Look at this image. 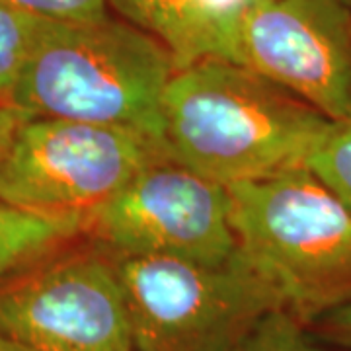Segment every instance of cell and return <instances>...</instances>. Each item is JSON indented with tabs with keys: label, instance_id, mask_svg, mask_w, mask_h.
Masks as SVG:
<instances>
[{
	"label": "cell",
	"instance_id": "cell-1",
	"mask_svg": "<svg viewBox=\"0 0 351 351\" xmlns=\"http://www.w3.org/2000/svg\"><path fill=\"white\" fill-rule=\"evenodd\" d=\"M328 125L299 96L225 59L178 69L164 92L168 156L225 188L306 168Z\"/></svg>",
	"mask_w": 351,
	"mask_h": 351
},
{
	"label": "cell",
	"instance_id": "cell-3",
	"mask_svg": "<svg viewBox=\"0 0 351 351\" xmlns=\"http://www.w3.org/2000/svg\"><path fill=\"white\" fill-rule=\"evenodd\" d=\"M239 254L311 324L351 297V211L308 170L228 188Z\"/></svg>",
	"mask_w": 351,
	"mask_h": 351
},
{
	"label": "cell",
	"instance_id": "cell-6",
	"mask_svg": "<svg viewBox=\"0 0 351 351\" xmlns=\"http://www.w3.org/2000/svg\"><path fill=\"white\" fill-rule=\"evenodd\" d=\"M88 234L113 258H170L223 265L237 252L228 188L166 158L90 215Z\"/></svg>",
	"mask_w": 351,
	"mask_h": 351
},
{
	"label": "cell",
	"instance_id": "cell-15",
	"mask_svg": "<svg viewBox=\"0 0 351 351\" xmlns=\"http://www.w3.org/2000/svg\"><path fill=\"white\" fill-rule=\"evenodd\" d=\"M308 328L322 341L338 350L351 351V297L318 314Z\"/></svg>",
	"mask_w": 351,
	"mask_h": 351
},
{
	"label": "cell",
	"instance_id": "cell-7",
	"mask_svg": "<svg viewBox=\"0 0 351 351\" xmlns=\"http://www.w3.org/2000/svg\"><path fill=\"white\" fill-rule=\"evenodd\" d=\"M0 338L32 351H135L113 258L63 250L0 283Z\"/></svg>",
	"mask_w": 351,
	"mask_h": 351
},
{
	"label": "cell",
	"instance_id": "cell-11",
	"mask_svg": "<svg viewBox=\"0 0 351 351\" xmlns=\"http://www.w3.org/2000/svg\"><path fill=\"white\" fill-rule=\"evenodd\" d=\"M230 351H346L318 338L308 324L285 308H271Z\"/></svg>",
	"mask_w": 351,
	"mask_h": 351
},
{
	"label": "cell",
	"instance_id": "cell-16",
	"mask_svg": "<svg viewBox=\"0 0 351 351\" xmlns=\"http://www.w3.org/2000/svg\"><path fill=\"white\" fill-rule=\"evenodd\" d=\"M14 119H16V113H14L10 108H6V106H2V104H0V145H2L4 137L8 135V131H10V127H12Z\"/></svg>",
	"mask_w": 351,
	"mask_h": 351
},
{
	"label": "cell",
	"instance_id": "cell-9",
	"mask_svg": "<svg viewBox=\"0 0 351 351\" xmlns=\"http://www.w3.org/2000/svg\"><path fill=\"white\" fill-rule=\"evenodd\" d=\"M127 22L156 38L184 69L223 59L226 39L246 0H108Z\"/></svg>",
	"mask_w": 351,
	"mask_h": 351
},
{
	"label": "cell",
	"instance_id": "cell-17",
	"mask_svg": "<svg viewBox=\"0 0 351 351\" xmlns=\"http://www.w3.org/2000/svg\"><path fill=\"white\" fill-rule=\"evenodd\" d=\"M0 351H32V350H27V348H24V346L16 343V341H10V339L0 338Z\"/></svg>",
	"mask_w": 351,
	"mask_h": 351
},
{
	"label": "cell",
	"instance_id": "cell-2",
	"mask_svg": "<svg viewBox=\"0 0 351 351\" xmlns=\"http://www.w3.org/2000/svg\"><path fill=\"white\" fill-rule=\"evenodd\" d=\"M176 71L172 53L137 25L43 18L4 106L22 117L127 127L164 145L162 100Z\"/></svg>",
	"mask_w": 351,
	"mask_h": 351
},
{
	"label": "cell",
	"instance_id": "cell-13",
	"mask_svg": "<svg viewBox=\"0 0 351 351\" xmlns=\"http://www.w3.org/2000/svg\"><path fill=\"white\" fill-rule=\"evenodd\" d=\"M43 18L0 0V104L12 92Z\"/></svg>",
	"mask_w": 351,
	"mask_h": 351
},
{
	"label": "cell",
	"instance_id": "cell-4",
	"mask_svg": "<svg viewBox=\"0 0 351 351\" xmlns=\"http://www.w3.org/2000/svg\"><path fill=\"white\" fill-rule=\"evenodd\" d=\"M166 158L160 141L135 129L16 113L0 145V201L32 213L90 219Z\"/></svg>",
	"mask_w": 351,
	"mask_h": 351
},
{
	"label": "cell",
	"instance_id": "cell-5",
	"mask_svg": "<svg viewBox=\"0 0 351 351\" xmlns=\"http://www.w3.org/2000/svg\"><path fill=\"white\" fill-rule=\"evenodd\" d=\"M135 351H230L254 322L283 308L237 252L223 265L170 258H113Z\"/></svg>",
	"mask_w": 351,
	"mask_h": 351
},
{
	"label": "cell",
	"instance_id": "cell-14",
	"mask_svg": "<svg viewBox=\"0 0 351 351\" xmlns=\"http://www.w3.org/2000/svg\"><path fill=\"white\" fill-rule=\"evenodd\" d=\"M20 10L57 22H100L108 18V0H8Z\"/></svg>",
	"mask_w": 351,
	"mask_h": 351
},
{
	"label": "cell",
	"instance_id": "cell-8",
	"mask_svg": "<svg viewBox=\"0 0 351 351\" xmlns=\"http://www.w3.org/2000/svg\"><path fill=\"white\" fill-rule=\"evenodd\" d=\"M223 59L285 88L330 121L351 117V24L339 0H246Z\"/></svg>",
	"mask_w": 351,
	"mask_h": 351
},
{
	"label": "cell",
	"instance_id": "cell-10",
	"mask_svg": "<svg viewBox=\"0 0 351 351\" xmlns=\"http://www.w3.org/2000/svg\"><path fill=\"white\" fill-rule=\"evenodd\" d=\"M88 225V217L32 213L0 201V283L66 250Z\"/></svg>",
	"mask_w": 351,
	"mask_h": 351
},
{
	"label": "cell",
	"instance_id": "cell-12",
	"mask_svg": "<svg viewBox=\"0 0 351 351\" xmlns=\"http://www.w3.org/2000/svg\"><path fill=\"white\" fill-rule=\"evenodd\" d=\"M306 168L351 211V117L330 121Z\"/></svg>",
	"mask_w": 351,
	"mask_h": 351
}]
</instances>
